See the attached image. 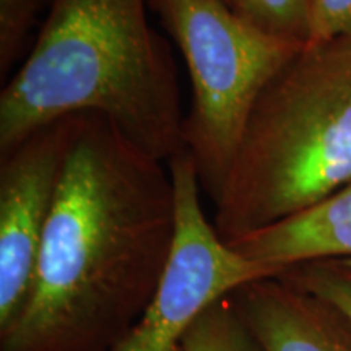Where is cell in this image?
Masks as SVG:
<instances>
[{
    "label": "cell",
    "instance_id": "5",
    "mask_svg": "<svg viewBox=\"0 0 351 351\" xmlns=\"http://www.w3.org/2000/svg\"><path fill=\"white\" fill-rule=\"evenodd\" d=\"M168 168L174 187L168 263L142 317L111 351H182L189 330L213 302L254 280L276 275L219 238L202 208L199 171L191 153L171 158Z\"/></svg>",
    "mask_w": 351,
    "mask_h": 351
},
{
    "label": "cell",
    "instance_id": "6",
    "mask_svg": "<svg viewBox=\"0 0 351 351\" xmlns=\"http://www.w3.org/2000/svg\"><path fill=\"white\" fill-rule=\"evenodd\" d=\"M77 122H51L0 155V332L28 301Z\"/></svg>",
    "mask_w": 351,
    "mask_h": 351
},
{
    "label": "cell",
    "instance_id": "8",
    "mask_svg": "<svg viewBox=\"0 0 351 351\" xmlns=\"http://www.w3.org/2000/svg\"><path fill=\"white\" fill-rule=\"evenodd\" d=\"M228 244L276 275L302 262L351 258V182L314 207Z\"/></svg>",
    "mask_w": 351,
    "mask_h": 351
},
{
    "label": "cell",
    "instance_id": "1",
    "mask_svg": "<svg viewBox=\"0 0 351 351\" xmlns=\"http://www.w3.org/2000/svg\"><path fill=\"white\" fill-rule=\"evenodd\" d=\"M78 114L28 301L0 351H111L142 317L174 238L168 166Z\"/></svg>",
    "mask_w": 351,
    "mask_h": 351
},
{
    "label": "cell",
    "instance_id": "13",
    "mask_svg": "<svg viewBox=\"0 0 351 351\" xmlns=\"http://www.w3.org/2000/svg\"><path fill=\"white\" fill-rule=\"evenodd\" d=\"M351 36V0H314L311 43Z\"/></svg>",
    "mask_w": 351,
    "mask_h": 351
},
{
    "label": "cell",
    "instance_id": "10",
    "mask_svg": "<svg viewBox=\"0 0 351 351\" xmlns=\"http://www.w3.org/2000/svg\"><path fill=\"white\" fill-rule=\"evenodd\" d=\"M236 15L270 36L307 46L314 0H225Z\"/></svg>",
    "mask_w": 351,
    "mask_h": 351
},
{
    "label": "cell",
    "instance_id": "2",
    "mask_svg": "<svg viewBox=\"0 0 351 351\" xmlns=\"http://www.w3.org/2000/svg\"><path fill=\"white\" fill-rule=\"evenodd\" d=\"M150 0H51L20 69L0 93V155L78 114L106 117L161 161L186 150L181 88Z\"/></svg>",
    "mask_w": 351,
    "mask_h": 351
},
{
    "label": "cell",
    "instance_id": "7",
    "mask_svg": "<svg viewBox=\"0 0 351 351\" xmlns=\"http://www.w3.org/2000/svg\"><path fill=\"white\" fill-rule=\"evenodd\" d=\"M263 351H351V322L330 302L278 276L232 293Z\"/></svg>",
    "mask_w": 351,
    "mask_h": 351
},
{
    "label": "cell",
    "instance_id": "4",
    "mask_svg": "<svg viewBox=\"0 0 351 351\" xmlns=\"http://www.w3.org/2000/svg\"><path fill=\"white\" fill-rule=\"evenodd\" d=\"M150 3L187 65L192 104L184 143L195 160L202 191L215 205L258 96L304 46L261 32L225 0Z\"/></svg>",
    "mask_w": 351,
    "mask_h": 351
},
{
    "label": "cell",
    "instance_id": "12",
    "mask_svg": "<svg viewBox=\"0 0 351 351\" xmlns=\"http://www.w3.org/2000/svg\"><path fill=\"white\" fill-rule=\"evenodd\" d=\"M51 0H0V73L5 77L25 51L29 34Z\"/></svg>",
    "mask_w": 351,
    "mask_h": 351
},
{
    "label": "cell",
    "instance_id": "11",
    "mask_svg": "<svg viewBox=\"0 0 351 351\" xmlns=\"http://www.w3.org/2000/svg\"><path fill=\"white\" fill-rule=\"evenodd\" d=\"M280 280L330 302L351 322V258H322L287 267Z\"/></svg>",
    "mask_w": 351,
    "mask_h": 351
},
{
    "label": "cell",
    "instance_id": "3",
    "mask_svg": "<svg viewBox=\"0 0 351 351\" xmlns=\"http://www.w3.org/2000/svg\"><path fill=\"white\" fill-rule=\"evenodd\" d=\"M351 182V36L309 43L258 96L215 204L232 243Z\"/></svg>",
    "mask_w": 351,
    "mask_h": 351
},
{
    "label": "cell",
    "instance_id": "9",
    "mask_svg": "<svg viewBox=\"0 0 351 351\" xmlns=\"http://www.w3.org/2000/svg\"><path fill=\"white\" fill-rule=\"evenodd\" d=\"M182 351H263L234 298L213 302L189 330Z\"/></svg>",
    "mask_w": 351,
    "mask_h": 351
}]
</instances>
